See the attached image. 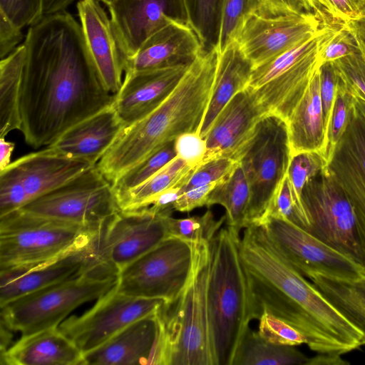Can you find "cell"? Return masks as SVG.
Listing matches in <instances>:
<instances>
[{
  "label": "cell",
  "instance_id": "6da1fadb",
  "mask_svg": "<svg viewBox=\"0 0 365 365\" xmlns=\"http://www.w3.org/2000/svg\"><path fill=\"white\" fill-rule=\"evenodd\" d=\"M24 43L20 131L29 145L47 147L113 106L115 95L103 85L72 14L65 10L43 16L29 26Z\"/></svg>",
  "mask_w": 365,
  "mask_h": 365
},
{
  "label": "cell",
  "instance_id": "7a4b0ae2",
  "mask_svg": "<svg viewBox=\"0 0 365 365\" xmlns=\"http://www.w3.org/2000/svg\"><path fill=\"white\" fill-rule=\"evenodd\" d=\"M253 320L268 312L306 339L317 354L342 355L364 345L363 334L279 254L262 225H250L240 241Z\"/></svg>",
  "mask_w": 365,
  "mask_h": 365
},
{
  "label": "cell",
  "instance_id": "3957f363",
  "mask_svg": "<svg viewBox=\"0 0 365 365\" xmlns=\"http://www.w3.org/2000/svg\"><path fill=\"white\" fill-rule=\"evenodd\" d=\"M218 55L217 48L202 51L160 106L121 130L97 164L110 182L181 134L199 131L210 98Z\"/></svg>",
  "mask_w": 365,
  "mask_h": 365
},
{
  "label": "cell",
  "instance_id": "277c9868",
  "mask_svg": "<svg viewBox=\"0 0 365 365\" xmlns=\"http://www.w3.org/2000/svg\"><path fill=\"white\" fill-rule=\"evenodd\" d=\"M240 241L239 232L227 226L210 242L207 304L216 365H233L240 343L253 320Z\"/></svg>",
  "mask_w": 365,
  "mask_h": 365
},
{
  "label": "cell",
  "instance_id": "5b68a950",
  "mask_svg": "<svg viewBox=\"0 0 365 365\" xmlns=\"http://www.w3.org/2000/svg\"><path fill=\"white\" fill-rule=\"evenodd\" d=\"M118 278V272L98 259L67 279L0 306L1 323L21 336L58 327L78 307L111 290Z\"/></svg>",
  "mask_w": 365,
  "mask_h": 365
},
{
  "label": "cell",
  "instance_id": "8992f818",
  "mask_svg": "<svg viewBox=\"0 0 365 365\" xmlns=\"http://www.w3.org/2000/svg\"><path fill=\"white\" fill-rule=\"evenodd\" d=\"M99 230L14 210L0 216V269L34 266L83 249Z\"/></svg>",
  "mask_w": 365,
  "mask_h": 365
},
{
  "label": "cell",
  "instance_id": "52a82bcc",
  "mask_svg": "<svg viewBox=\"0 0 365 365\" xmlns=\"http://www.w3.org/2000/svg\"><path fill=\"white\" fill-rule=\"evenodd\" d=\"M210 262V242L195 243L186 287L177 299L162 306L172 334L170 365H216L207 304Z\"/></svg>",
  "mask_w": 365,
  "mask_h": 365
},
{
  "label": "cell",
  "instance_id": "ba28073f",
  "mask_svg": "<svg viewBox=\"0 0 365 365\" xmlns=\"http://www.w3.org/2000/svg\"><path fill=\"white\" fill-rule=\"evenodd\" d=\"M337 31L329 25L322 26L312 36L253 68L248 86L268 114L288 120L319 68V52Z\"/></svg>",
  "mask_w": 365,
  "mask_h": 365
},
{
  "label": "cell",
  "instance_id": "9c48e42d",
  "mask_svg": "<svg viewBox=\"0 0 365 365\" xmlns=\"http://www.w3.org/2000/svg\"><path fill=\"white\" fill-rule=\"evenodd\" d=\"M291 158L287 122L274 115H265L235 158L242 166L251 190L247 226L260 223L287 175Z\"/></svg>",
  "mask_w": 365,
  "mask_h": 365
},
{
  "label": "cell",
  "instance_id": "30bf717a",
  "mask_svg": "<svg viewBox=\"0 0 365 365\" xmlns=\"http://www.w3.org/2000/svg\"><path fill=\"white\" fill-rule=\"evenodd\" d=\"M302 201L309 220L306 231L349 258L364 272L365 252L353 208L326 168L304 186Z\"/></svg>",
  "mask_w": 365,
  "mask_h": 365
},
{
  "label": "cell",
  "instance_id": "8fae6325",
  "mask_svg": "<svg viewBox=\"0 0 365 365\" xmlns=\"http://www.w3.org/2000/svg\"><path fill=\"white\" fill-rule=\"evenodd\" d=\"M195 243L168 237L125 267L115 289L143 298L177 299L186 287L193 269Z\"/></svg>",
  "mask_w": 365,
  "mask_h": 365
},
{
  "label": "cell",
  "instance_id": "7c38bea8",
  "mask_svg": "<svg viewBox=\"0 0 365 365\" xmlns=\"http://www.w3.org/2000/svg\"><path fill=\"white\" fill-rule=\"evenodd\" d=\"M93 165L47 146L0 170V216L22 208Z\"/></svg>",
  "mask_w": 365,
  "mask_h": 365
},
{
  "label": "cell",
  "instance_id": "4fadbf2b",
  "mask_svg": "<svg viewBox=\"0 0 365 365\" xmlns=\"http://www.w3.org/2000/svg\"><path fill=\"white\" fill-rule=\"evenodd\" d=\"M21 209L96 230L120 210L112 182L97 165Z\"/></svg>",
  "mask_w": 365,
  "mask_h": 365
},
{
  "label": "cell",
  "instance_id": "5bb4252c",
  "mask_svg": "<svg viewBox=\"0 0 365 365\" xmlns=\"http://www.w3.org/2000/svg\"><path fill=\"white\" fill-rule=\"evenodd\" d=\"M116 286V285H115ZM115 286L98 299L91 309L81 316L72 315L58 329L83 354L98 347L131 323L155 314L165 302L118 292Z\"/></svg>",
  "mask_w": 365,
  "mask_h": 365
},
{
  "label": "cell",
  "instance_id": "9a60e30c",
  "mask_svg": "<svg viewBox=\"0 0 365 365\" xmlns=\"http://www.w3.org/2000/svg\"><path fill=\"white\" fill-rule=\"evenodd\" d=\"M148 207L119 210L101 227L95 239L100 259L118 274L168 237L165 217Z\"/></svg>",
  "mask_w": 365,
  "mask_h": 365
},
{
  "label": "cell",
  "instance_id": "2e32d148",
  "mask_svg": "<svg viewBox=\"0 0 365 365\" xmlns=\"http://www.w3.org/2000/svg\"><path fill=\"white\" fill-rule=\"evenodd\" d=\"M259 225L284 259L304 277L322 274L356 279L364 275L361 268L349 258L289 220L269 216Z\"/></svg>",
  "mask_w": 365,
  "mask_h": 365
},
{
  "label": "cell",
  "instance_id": "e0dca14e",
  "mask_svg": "<svg viewBox=\"0 0 365 365\" xmlns=\"http://www.w3.org/2000/svg\"><path fill=\"white\" fill-rule=\"evenodd\" d=\"M323 25L314 13L271 17L255 13L246 20L236 41L255 68L312 36Z\"/></svg>",
  "mask_w": 365,
  "mask_h": 365
},
{
  "label": "cell",
  "instance_id": "ac0fdd59",
  "mask_svg": "<svg viewBox=\"0 0 365 365\" xmlns=\"http://www.w3.org/2000/svg\"><path fill=\"white\" fill-rule=\"evenodd\" d=\"M326 169L353 208L365 252V118L354 102L346 130L329 157ZM363 274L365 276V269Z\"/></svg>",
  "mask_w": 365,
  "mask_h": 365
},
{
  "label": "cell",
  "instance_id": "d6986e66",
  "mask_svg": "<svg viewBox=\"0 0 365 365\" xmlns=\"http://www.w3.org/2000/svg\"><path fill=\"white\" fill-rule=\"evenodd\" d=\"M108 8L125 60L170 23L188 24L183 0H115Z\"/></svg>",
  "mask_w": 365,
  "mask_h": 365
},
{
  "label": "cell",
  "instance_id": "ffe728a7",
  "mask_svg": "<svg viewBox=\"0 0 365 365\" xmlns=\"http://www.w3.org/2000/svg\"><path fill=\"white\" fill-rule=\"evenodd\" d=\"M101 2L78 0L76 9L93 64L106 89L115 95L123 81L125 56L110 18Z\"/></svg>",
  "mask_w": 365,
  "mask_h": 365
},
{
  "label": "cell",
  "instance_id": "44dd1931",
  "mask_svg": "<svg viewBox=\"0 0 365 365\" xmlns=\"http://www.w3.org/2000/svg\"><path fill=\"white\" fill-rule=\"evenodd\" d=\"M267 115L252 88L247 86L238 92L222 109L206 134L207 151L202 162L223 157L235 159L258 122Z\"/></svg>",
  "mask_w": 365,
  "mask_h": 365
},
{
  "label": "cell",
  "instance_id": "7402d4cb",
  "mask_svg": "<svg viewBox=\"0 0 365 365\" xmlns=\"http://www.w3.org/2000/svg\"><path fill=\"white\" fill-rule=\"evenodd\" d=\"M190 65L125 73L113 106L125 126L145 118L176 88Z\"/></svg>",
  "mask_w": 365,
  "mask_h": 365
},
{
  "label": "cell",
  "instance_id": "603a6c76",
  "mask_svg": "<svg viewBox=\"0 0 365 365\" xmlns=\"http://www.w3.org/2000/svg\"><path fill=\"white\" fill-rule=\"evenodd\" d=\"M94 242L83 249L42 264L0 269V306L86 269L99 259Z\"/></svg>",
  "mask_w": 365,
  "mask_h": 365
},
{
  "label": "cell",
  "instance_id": "cb8c5ba5",
  "mask_svg": "<svg viewBox=\"0 0 365 365\" xmlns=\"http://www.w3.org/2000/svg\"><path fill=\"white\" fill-rule=\"evenodd\" d=\"M202 52L201 42L187 23L173 21L163 27L125 60L124 74L190 65Z\"/></svg>",
  "mask_w": 365,
  "mask_h": 365
},
{
  "label": "cell",
  "instance_id": "d4e9b609",
  "mask_svg": "<svg viewBox=\"0 0 365 365\" xmlns=\"http://www.w3.org/2000/svg\"><path fill=\"white\" fill-rule=\"evenodd\" d=\"M124 127L111 106L76 124L48 146L95 165Z\"/></svg>",
  "mask_w": 365,
  "mask_h": 365
},
{
  "label": "cell",
  "instance_id": "484cf974",
  "mask_svg": "<svg viewBox=\"0 0 365 365\" xmlns=\"http://www.w3.org/2000/svg\"><path fill=\"white\" fill-rule=\"evenodd\" d=\"M157 331L156 313L143 317L83 354L84 365H148Z\"/></svg>",
  "mask_w": 365,
  "mask_h": 365
},
{
  "label": "cell",
  "instance_id": "4316f807",
  "mask_svg": "<svg viewBox=\"0 0 365 365\" xmlns=\"http://www.w3.org/2000/svg\"><path fill=\"white\" fill-rule=\"evenodd\" d=\"M9 365H84L83 352L58 327L21 337L1 354Z\"/></svg>",
  "mask_w": 365,
  "mask_h": 365
},
{
  "label": "cell",
  "instance_id": "83f0119b",
  "mask_svg": "<svg viewBox=\"0 0 365 365\" xmlns=\"http://www.w3.org/2000/svg\"><path fill=\"white\" fill-rule=\"evenodd\" d=\"M252 69V62L245 56L237 41L219 53L210 98L198 131L202 138L226 104L248 86Z\"/></svg>",
  "mask_w": 365,
  "mask_h": 365
},
{
  "label": "cell",
  "instance_id": "f1b7e54d",
  "mask_svg": "<svg viewBox=\"0 0 365 365\" xmlns=\"http://www.w3.org/2000/svg\"><path fill=\"white\" fill-rule=\"evenodd\" d=\"M287 125L292 155L313 151L326 158L327 132L320 98L319 68Z\"/></svg>",
  "mask_w": 365,
  "mask_h": 365
},
{
  "label": "cell",
  "instance_id": "f546056e",
  "mask_svg": "<svg viewBox=\"0 0 365 365\" xmlns=\"http://www.w3.org/2000/svg\"><path fill=\"white\" fill-rule=\"evenodd\" d=\"M309 279L323 297L363 334L365 344V276L342 279L314 274Z\"/></svg>",
  "mask_w": 365,
  "mask_h": 365
},
{
  "label": "cell",
  "instance_id": "4dcf8cb0",
  "mask_svg": "<svg viewBox=\"0 0 365 365\" xmlns=\"http://www.w3.org/2000/svg\"><path fill=\"white\" fill-rule=\"evenodd\" d=\"M25 56L23 43L0 61V138L21 128L20 98Z\"/></svg>",
  "mask_w": 365,
  "mask_h": 365
},
{
  "label": "cell",
  "instance_id": "1f68e13d",
  "mask_svg": "<svg viewBox=\"0 0 365 365\" xmlns=\"http://www.w3.org/2000/svg\"><path fill=\"white\" fill-rule=\"evenodd\" d=\"M251 190L246 173L238 162L235 170L220 181L209 195L206 206L220 205L226 210L227 226L237 232L247 226Z\"/></svg>",
  "mask_w": 365,
  "mask_h": 365
},
{
  "label": "cell",
  "instance_id": "d6a6232c",
  "mask_svg": "<svg viewBox=\"0 0 365 365\" xmlns=\"http://www.w3.org/2000/svg\"><path fill=\"white\" fill-rule=\"evenodd\" d=\"M195 168L176 156L146 181L116 196L121 210H136L161 192L180 183H185Z\"/></svg>",
  "mask_w": 365,
  "mask_h": 365
},
{
  "label": "cell",
  "instance_id": "836d02e7",
  "mask_svg": "<svg viewBox=\"0 0 365 365\" xmlns=\"http://www.w3.org/2000/svg\"><path fill=\"white\" fill-rule=\"evenodd\" d=\"M308 358L295 346L279 345L248 329L237 351L233 365L304 364Z\"/></svg>",
  "mask_w": 365,
  "mask_h": 365
},
{
  "label": "cell",
  "instance_id": "e575fe53",
  "mask_svg": "<svg viewBox=\"0 0 365 365\" xmlns=\"http://www.w3.org/2000/svg\"><path fill=\"white\" fill-rule=\"evenodd\" d=\"M224 0H183L188 24L197 35L202 51L218 48Z\"/></svg>",
  "mask_w": 365,
  "mask_h": 365
},
{
  "label": "cell",
  "instance_id": "d590c367",
  "mask_svg": "<svg viewBox=\"0 0 365 365\" xmlns=\"http://www.w3.org/2000/svg\"><path fill=\"white\" fill-rule=\"evenodd\" d=\"M225 221V215L216 220L210 210L202 215L186 218L165 217L168 237H174L190 243L211 242Z\"/></svg>",
  "mask_w": 365,
  "mask_h": 365
},
{
  "label": "cell",
  "instance_id": "8d00e7d4",
  "mask_svg": "<svg viewBox=\"0 0 365 365\" xmlns=\"http://www.w3.org/2000/svg\"><path fill=\"white\" fill-rule=\"evenodd\" d=\"M176 157L175 140L160 148L133 166L113 183L115 196L140 185Z\"/></svg>",
  "mask_w": 365,
  "mask_h": 365
},
{
  "label": "cell",
  "instance_id": "74e56055",
  "mask_svg": "<svg viewBox=\"0 0 365 365\" xmlns=\"http://www.w3.org/2000/svg\"><path fill=\"white\" fill-rule=\"evenodd\" d=\"M327 165V160L319 152H302L292 155L287 175L297 205L307 220L302 201V190L307 183L323 171Z\"/></svg>",
  "mask_w": 365,
  "mask_h": 365
},
{
  "label": "cell",
  "instance_id": "f35d334b",
  "mask_svg": "<svg viewBox=\"0 0 365 365\" xmlns=\"http://www.w3.org/2000/svg\"><path fill=\"white\" fill-rule=\"evenodd\" d=\"M260 0H224L218 52H222L230 44L237 41L239 34L248 17L257 14Z\"/></svg>",
  "mask_w": 365,
  "mask_h": 365
},
{
  "label": "cell",
  "instance_id": "ab89813d",
  "mask_svg": "<svg viewBox=\"0 0 365 365\" xmlns=\"http://www.w3.org/2000/svg\"><path fill=\"white\" fill-rule=\"evenodd\" d=\"M354 34L356 51L333 62L350 92L365 101V42Z\"/></svg>",
  "mask_w": 365,
  "mask_h": 365
},
{
  "label": "cell",
  "instance_id": "60d3db41",
  "mask_svg": "<svg viewBox=\"0 0 365 365\" xmlns=\"http://www.w3.org/2000/svg\"><path fill=\"white\" fill-rule=\"evenodd\" d=\"M354 102V95L340 76L327 136L326 158L327 160L346 130Z\"/></svg>",
  "mask_w": 365,
  "mask_h": 365
},
{
  "label": "cell",
  "instance_id": "b9f144b4",
  "mask_svg": "<svg viewBox=\"0 0 365 365\" xmlns=\"http://www.w3.org/2000/svg\"><path fill=\"white\" fill-rule=\"evenodd\" d=\"M269 216L289 220L304 230L309 226L307 219L297 205L287 175L276 190L262 220Z\"/></svg>",
  "mask_w": 365,
  "mask_h": 365
},
{
  "label": "cell",
  "instance_id": "7bdbcfd3",
  "mask_svg": "<svg viewBox=\"0 0 365 365\" xmlns=\"http://www.w3.org/2000/svg\"><path fill=\"white\" fill-rule=\"evenodd\" d=\"M238 161L231 158H218L201 163L182 187L181 193L190 189L220 182L235 170Z\"/></svg>",
  "mask_w": 365,
  "mask_h": 365
},
{
  "label": "cell",
  "instance_id": "ee69618b",
  "mask_svg": "<svg viewBox=\"0 0 365 365\" xmlns=\"http://www.w3.org/2000/svg\"><path fill=\"white\" fill-rule=\"evenodd\" d=\"M259 322L257 332L269 342L295 346L306 344V339L300 332L268 312H264Z\"/></svg>",
  "mask_w": 365,
  "mask_h": 365
},
{
  "label": "cell",
  "instance_id": "f6af8a7d",
  "mask_svg": "<svg viewBox=\"0 0 365 365\" xmlns=\"http://www.w3.org/2000/svg\"><path fill=\"white\" fill-rule=\"evenodd\" d=\"M43 0H0V12L20 29L31 26L42 16Z\"/></svg>",
  "mask_w": 365,
  "mask_h": 365
},
{
  "label": "cell",
  "instance_id": "bcb514c9",
  "mask_svg": "<svg viewBox=\"0 0 365 365\" xmlns=\"http://www.w3.org/2000/svg\"><path fill=\"white\" fill-rule=\"evenodd\" d=\"M358 47L356 34L345 24H341L329 41L319 52L318 63L320 65L332 62L354 53Z\"/></svg>",
  "mask_w": 365,
  "mask_h": 365
},
{
  "label": "cell",
  "instance_id": "7dc6e473",
  "mask_svg": "<svg viewBox=\"0 0 365 365\" xmlns=\"http://www.w3.org/2000/svg\"><path fill=\"white\" fill-rule=\"evenodd\" d=\"M339 78V73L333 61L320 65L319 91L327 136Z\"/></svg>",
  "mask_w": 365,
  "mask_h": 365
},
{
  "label": "cell",
  "instance_id": "c3c4849f",
  "mask_svg": "<svg viewBox=\"0 0 365 365\" xmlns=\"http://www.w3.org/2000/svg\"><path fill=\"white\" fill-rule=\"evenodd\" d=\"M176 156L188 165L196 168L204 160L207 151L206 141L198 132H188L175 140Z\"/></svg>",
  "mask_w": 365,
  "mask_h": 365
},
{
  "label": "cell",
  "instance_id": "681fc988",
  "mask_svg": "<svg viewBox=\"0 0 365 365\" xmlns=\"http://www.w3.org/2000/svg\"><path fill=\"white\" fill-rule=\"evenodd\" d=\"M309 0H260L257 14L277 16L289 14L314 13Z\"/></svg>",
  "mask_w": 365,
  "mask_h": 365
},
{
  "label": "cell",
  "instance_id": "f907efd6",
  "mask_svg": "<svg viewBox=\"0 0 365 365\" xmlns=\"http://www.w3.org/2000/svg\"><path fill=\"white\" fill-rule=\"evenodd\" d=\"M219 182L197 187L181 193L175 201L173 209L178 212H190L206 206L209 195Z\"/></svg>",
  "mask_w": 365,
  "mask_h": 365
},
{
  "label": "cell",
  "instance_id": "816d5d0a",
  "mask_svg": "<svg viewBox=\"0 0 365 365\" xmlns=\"http://www.w3.org/2000/svg\"><path fill=\"white\" fill-rule=\"evenodd\" d=\"M21 29L0 12V57L5 58L19 46L24 38Z\"/></svg>",
  "mask_w": 365,
  "mask_h": 365
},
{
  "label": "cell",
  "instance_id": "f5cc1de1",
  "mask_svg": "<svg viewBox=\"0 0 365 365\" xmlns=\"http://www.w3.org/2000/svg\"><path fill=\"white\" fill-rule=\"evenodd\" d=\"M337 19L346 23L356 19L365 7V0H330Z\"/></svg>",
  "mask_w": 365,
  "mask_h": 365
},
{
  "label": "cell",
  "instance_id": "db71d44e",
  "mask_svg": "<svg viewBox=\"0 0 365 365\" xmlns=\"http://www.w3.org/2000/svg\"><path fill=\"white\" fill-rule=\"evenodd\" d=\"M347 364L349 362L344 361L341 358V355L317 354L312 358H308L305 365H338Z\"/></svg>",
  "mask_w": 365,
  "mask_h": 365
},
{
  "label": "cell",
  "instance_id": "11a10c76",
  "mask_svg": "<svg viewBox=\"0 0 365 365\" xmlns=\"http://www.w3.org/2000/svg\"><path fill=\"white\" fill-rule=\"evenodd\" d=\"M76 0H43L42 15H48L65 11Z\"/></svg>",
  "mask_w": 365,
  "mask_h": 365
},
{
  "label": "cell",
  "instance_id": "9f6ffc18",
  "mask_svg": "<svg viewBox=\"0 0 365 365\" xmlns=\"http://www.w3.org/2000/svg\"><path fill=\"white\" fill-rule=\"evenodd\" d=\"M14 147V143L6 140L5 138H0V170L11 163V157Z\"/></svg>",
  "mask_w": 365,
  "mask_h": 365
},
{
  "label": "cell",
  "instance_id": "6f0895ef",
  "mask_svg": "<svg viewBox=\"0 0 365 365\" xmlns=\"http://www.w3.org/2000/svg\"><path fill=\"white\" fill-rule=\"evenodd\" d=\"M345 24L365 42V7L356 19Z\"/></svg>",
  "mask_w": 365,
  "mask_h": 365
},
{
  "label": "cell",
  "instance_id": "680465c9",
  "mask_svg": "<svg viewBox=\"0 0 365 365\" xmlns=\"http://www.w3.org/2000/svg\"><path fill=\"white\" fill-rule=\"evenodd\" d=\"M314 13L320 19L324 24H335L327 14L323 7L317 0H309Z\"/></svg>",
  "mask_w": 365,
  "mask_h": 365
},
{
  "label": "cell",
  "instance_id": "91938a15",
  "mask_svg": "<svg viewBox=\"0 0 365 365\" xmlns=\"http://www.w3.org/2000/svg\"><path fill=\"white\" fill-rule=\"evenodd\" d=\"M11 330L1 323V354L4 353L9 347L12 338Z\"/></svg>",
  "mask_w": 365,
  "mask_h": 365
},
{
  "label": "cell",
  "instance_id": "94428289",
  "mask_svg": "<svg viewBox=\"0 0 365 365\" xmlns=\"http://www.w3.org/2000/svg\"><path fill=\"white\" fill-rule=\"evenodd\" d=\"M354 96V103L357 106V108L360 110L361 113L365 118V101L357 97Z\"/></svg>",
  "mask_w": 365,
  "mask_h": 365
},
{
  "label": "cell",
  "instance_id": "6125c7cd",
  "mask_svg": "<svg viewBox=\"0 0 365 365\" xmlns=\"http://www.w3.org/2000/svg\"><path fill=\"white\" fill-rule=\"evenodd\" d=\"M101 2L104 3L107 6L114 2L115 0H100Z\"/></svg>",
  "mask_w": 365,
  "mask_h": 365
}]
</instances>
